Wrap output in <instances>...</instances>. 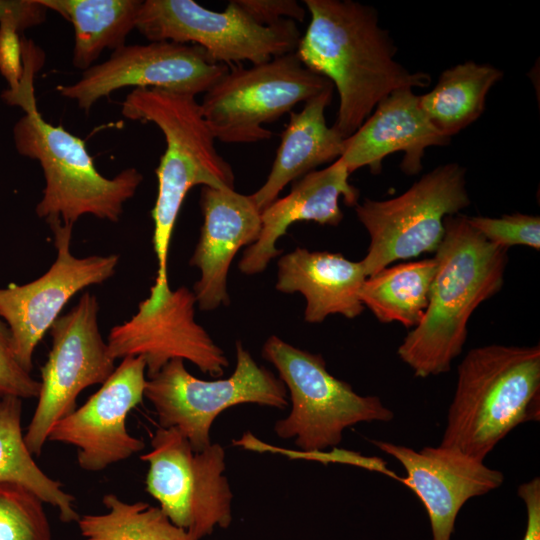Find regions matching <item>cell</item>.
<instances>
[{"label":"cell","mask_w":540,"mask_h":540,"mask_svg":"<svg viewBox=\"0 0 540 540\" xmlns=\"http://www.w3.org/2000/svg\"><path fill=\"white\" fill-rule=\"evenodd\" d=\"M310 22L296 55L336 88L339 107L332 125L344 138L355 133L392 91L425 88L431 78L395 59L397 48L379 25L375 8L353 0H304Z\"/></svg>","instance_id":"6da1fadb"},{"label":"cell","mask_w":540,"mask_h":540,"mask_svg":"<svg viewBox=\"0 0 540 540\" xmlns=\"http://www.w3.org/2000/svg\"><path fill=\"white\" fill-rule=\"evenodd\" d=\"M445 234L435 252L437 270L421 322L398 347L399 358L416 377L450 371L467 339L476 308L503 287L508 249L486 240L467 216L444 220Z\"/></svg>","instance_id":"7a4b0ae2"},{"label":"cell","mask_w":540,"mask_h":540,"mask_svg":"<svg viewBox=\"0 0 540 540\" xmlns=\"http://www.w3.org/2000/svg\"><path fill=\"white\" fill-rule=\"evenodd\" d=\"M42 65L39 57L26 55L19 88L2 93L4 102L25 113L13 127L17 152L37 160L43 171L45 186L36 214L47 223L59 221L71 226L84 215L116 223L143 175L136 168H127L113 178L104 177L83 139L43 118L34 90L35 75Z\"/></svg>","instance_id":"3957f363"},{"label":"cell","mask_w":540,"mask_h":540,"mask_svg":"<svg viewBox=\"0 0 540 540\" xmlns=\"http://www.w3.org/2000/svg\"><path fill=\"white\" fill-rule=\"evenodd\" d=\"M540 347L471 349L457 382L440 445L484 461L518 425L540 416Z\"/></svg>","instance_id":"277c9868"},{"label":"cell","mask_w":540,"mask_h":540,"mask_svg":"<svg viewBox=\"0 0 540 540\" xmlns=\"http://www.w3.org/2000/svg\"><path fill=\"white\" fill-rule=\"evenodd\" d=\"M130 120L152 122L163 133L166 149L155 170L158 193L152 218L157 258L156 285L168 283L170 240L188 191L197 185L234 188L231 165L217 152L215 137L195 96L156 88H135L121 106Z\"/></svg>","instance_id":"5b68a950"},{"label":"cell","mask_w":540,"mask_h":540,"mask_svg":"<svg viewBox=\"0 0 540 540\" xmlns=\"http://www.w3.org/2000/svg\"><path fill=\"white\" fill-rule=\"evenodd\" d=\"M261 354L278 371L291 402L290 413L276 422L274 431L282 439H293L300 452H323L337 446L348 427L394 417L379 397L359 395L330 374L320 354L275 335L265 341Z\"/></svg>","instance_id":"8992f818"},{"label":"cell","mask_w":540,"mask_h":540,"mask_svg":"<svg viewBox=\"0 0 540 540\" xmlns=\"http://www.w3.org/2000/svg\"><path fill=\"white\" fill-rule=\"evenodd\" d=\"M469 205L466 169L458 163L437 166L397 197L357 203V218L370 236L360 261L366 276L394 261L435 253L445 234V218Z\"/></svg>","instance_id":"52a82bcc"},{"label":"cell","mask_w":540,"mask_h":540,"mask_svg":"<svg viewBox=\"0 0 540 540\" xmlns=\"http://www.w3.org/2000/svg\"><path fill=\"white\" fill-rule=\"evenodd\" d=\"M235 347L236 365L228 378H196L183 360L173 359L146 381L144 397L152 404L160 427L176 428L194 451L211 444V426L228 408L253 403L283 410L289 405L284 383L260 366L240 341Z\"/></svg>","instance_id":"ba28073f"},{"label":"cell","mask_w":540,"mask_h":540,"mask_svg":"<svg viewBox=\"0 0 540 540\" xmlns=\"http://www.w3.org/2000/svg\"><path fill=\"white\" fill-rule=\"evenodd\" d=\"M332 85L292 52L248 68L229 67L204 93L200 106L216 140L254 143L272 136L264 124L278 120Z\"/></svg>","instance_id":"9c48e42d"},{"label":"cell","mask_w":540,"mask_h":540,"mask_svg":"<svg viewBox=\"0 0 540 540\" xmlns=\"http://www.w3.org/2000/svg\"><path fill=\"white\" fill-rule=\"evenodd\" d=\"M140 459L148 463L146 491L173 524L194 540L211 535L217 527H229L233 494L220 444L194 451L176 428L159 427L151 450Z\"/></svg>","instance_id":"30bf717a"},{"label":"cell","mask_w":540,"mask_h":540,"mask_svg":"<svg viewBox=\"0 0 540 540\" xmlns=\"http://www.w3.org/2000/svg\"><path fill=\"white\" fill-rule=\"evenodd\" d=\"M136 29L149 41L198 45L215 63L234 66L243 61L266 62L295 52L301 38L296 22L273 26L253 22L235 3L213 11L193 0H146Z\"/></svg>","instance_id":"8fae6325"},{"label":"cell","mask_w":540,"mask_h":540,"mask_svg":"<svg viewBox=\"0 0 540 540\" xmlns=\"http://www.w3.org/2000/svg\"><path fill=\"white\" fill-rule=\"evenodd\" d=\"M96 297L85 292L50 327L51 349L41 367L40 391L24 439L33 456H40L56 422L76 409L79 394L103 384L115 370V360L98 326Z\"/></svg>","instance_id":"7c38bea8"},{"label":"cell","mask_w":540,"mask_h":540,"mask_svg":"<svg viewBox=\"0 0 540 540\" xmlns=\"http://www.w3.org/2000/svg\"><path fill=\"white\" fill-rule=\"evenodd\" d=\"M194 292L182 286L153 285L128 321L114 326L107 346L113 360L143 357L148 378L173 359L187 360L212 377L223 375L229 362L195 319Z\"/></svg>","instance_id":"4fadbf2b"},{"label":"cell","mask_w":540,"mask_h":540,"mask_svg":"<svg viewBox=\"0 0 540 540\" xmlns=\"http://www.w3.org/2000/svg\"><path fill=\"white\" fill-rule=\"evenodd\" d=\"M228 70L198 45L150 41L114 50L107 60L83 71L78 81L59 86L58 92L88 112L101 98L129 86L196 96L207 92Z\"/></svg>","instance_id":"5bb4252c"},{"label":"cell","mask_w":540,"mask_h":540,"mask_svg":"<svg viewBox=\"0 0 540 540\" xmlns=\"http://www.w3.org/2000/svg\"><path fill=\"white\" fill-rule=\"evenodd\" d=\"M57 257L46 273L23 285L0 288V318L9 328L14 354L28 372L33 354L61 310L79 291L111 278L119 255L79 258L70 250L73 226L49 222Z\"/></svg>","instance_id":"9a60e30c"},{"label":"cell","mask_w":540,"mask_h":540,"mask_svg":"<svg viewBox=\"0 0 540 540\" xmlns=\"http://www.w3.org/2000/svg\"><path fill=\"white\" fill-rule=\"evenodd\" d=\"M146 363L143 357H125L100 389L51 428L48 439L77 449V462L88 472L130 458L144 449L132 436L126 419L144 397Z\"/></svg>","instance_id":"2e32d148"},{"label":"cell","mask_w":540,"mask_h":540,"mask_svg":"<svg viewBox=\"0 0 540 540\" xmlns=\"http://www.w3.org/2000/svg\"><path fill=\"white\" fill-rule=\"evenodd\" d=\"M372 443L404 467L407 477L400 481L425 507L432 540H451L456 518L465 503L504 482L501 471L454 448L439 445L416 451L387 441Z\"/></svg>","instance_id":"e0dca14e"},{"label":"cell","mask_w":540,"mask_h":540,"mask_svg":"<svg viewBox=\"0 0 540 540\" xmlns=\"http://www.w3.org/2000/svg\"><path fill=\"white\" fill-rule=\"evenodd\" d=\"M200 207L203 225L191 266L200 270L193 292L200 310L211 311L229 304L227 277L238 250L250 246L261 232V212L251 195L234 188L202 186Z\"/></svg>","instance_id":"ac0fdd59"},{"label":"cell","mask_w":540,"mask_h":540,"mask_svg":"<svg viewBox=\"0 0 540 540\" xmlns=\"http://www.w3.org/2000/svg\"><path fill=\"white\" fill-rule=\"evenodd\" d=\"M449 142L423 113L419 96L403 87L384 97L359 129L344 139L340 158L350 174L362 167L378 174L388 155L402 151L401 170L415 175L422 170L426 148Z\"/></svg>","instance_id":"d6986e66"},{"label":"cell","mask_w":540,"mask_h":540,"mask_svg":"<svg viewBox=\"0 0 540 540\" xmlns=\"http://www.w3.org/2000/svg\"><path fill=\"white\" fill-rule=\"evenodd\" d=\"M350 173L338 158L321 170L307 173L296 181L288 195L277 198L261 211V232L245 250L239 269L253 275L266 269L269 262L282 250L276 242L296 222L313 221L321 225L337 226L343 219L339 198L347 206H356L359 190L348 181Z\"/></svg>","instance_id":"ffe728a7"},{"label":"cell","mask_w":540,"mask_h":540,"mask_svg":"<svg viewBox=\"0 0 540 540\" xmlns=\"http://www.w3.org/2000/svg\"><path fill=\"white\" fill-rule=\"evenodd\" d=\"M366 279L361 262L340 253L297 247L277 262L276 289L305 297L308 323H320L331 314L348 319L359 316L365 309L359 293Z\"/></svg>","instance_id":"44dd1931"},{"label":"cell","mask_w":540,"mask_h":540,"mask_svg":"<svg viewBox=\"0 0 540 540\" xmlns=\"http://www.w3.org/2000/svg\"><path fill=\"white\" fill-rule=\"evenodd\" d=\"M333 90L332 85L304 102L300 112H290L270 173L251 195L260 212L278 198L287 184L341 157L345 138L333 126L328 127L325 119Z\"/></svg>","instance_id":"7402d4cb"},{"label":"cell","mask_w":540,"mask_h":540,"mask_svg":"<svg viewBox=\"0 0 540 540\" xmlns=\"http://www.w3.org/2000/svg\"><path fill=\"white\" fill-rule=\"evenodd\" d=\"M73 25L72 63L83 71L94 65L105 49L126 45L136 28L140 0H38Z\"/></svg>","instance_id":"603a6c76"},{"label":"cell","mask_w":540,"mask_h":540,"mask_svg":"<svg viewBox=\"0 0 540 540\" xmlns=\"http://www.w3.org/2000/svg\"><path fill=\"white\" fill-rule=\"evenodd\" d=\"M503 78L497 67L467 61L444 70L434 88L419 96L431 124L450 138L475 122L485 110L490 89Z\"/></svg>","instance_id":"cb8c5ba5"},{"label":"cell","mask_w":540,"mask_h":540,"mask_svg":"<svg viewBox=\"0 0 540 540\" xmlns=\"http://www.w3.org/2000/svg\"><path fill=\"white\" fill-rule=\"evenodd\" d=\"M437 270L435 258L399 263L367 277L359 297L382 323L413 329L421 322Z\"/></svg>","instance_id":"d4e9b609"},{"label":"cell","mask_w":540,"mask_h":540,"mask_svg":"<svg viewBox=\"0 0 540 540\" xmlns=\"http://www.w3.org/2000/svg\"><path fill=\"white\" fill-rule=\"evenodd\" d=\"M21 419L22 399L16 396L0 398V483L29 489L44 503L55 507L62 522H77L80 515L74 507V496L36 464L26 445Z\"/></svg>","instance_id":"484cf974"},{"label":"cell","mask_w":540,"mask_h":540,"mask_svg":"<svg viewBox=\"0 0 540 540\" xmlns=\"http://www.w3.org/2000/svg\"><path fill=\"white\" fill-rule=\"evenodd\" d=\"M102 503L105 513L85 514L77 520L83 540H194L159 507L125 502L112 493L105 494Z\"/></svg>","instance_id":"4316f807"},{"label":"cell","mask_w":540,"mask_h":540,"mask_svg":"<svg viewBox=\"0 0 540 540\" xmlns=\"http://www.w3.org/2000/svg\"><path fill=\"white\" fill-rule=\"evenodd\" d=\"M43 504L23 486L0 483V540H52Z\"/></svg>","instance_id":"83f0119b"},{"label":"cell","mask_w":540,"mask_h":540,"mask_svg":"<svg viewBox=\"0 0 540 540\" xmlns=\"http://www.w3.org/2000/svg\"><path fill=\"white\" fill-rule=\"evenodd\" d=\"M469 224L490 243L508 249L528 246L540 249V218L523 213L505 214L499 218L468 217Z\"/></svg>","instance_id":"f1b7e54d"},{"label":"cell","mask_w":540,"mask_h":540,"mask_svg":"<svg viewBox=\"0 0 540 540\" xmlns=\"http://www.w3.org/2000/svg\"><path fill=\"white\" fill-rule=\"evenodd\" d=\"M40 381L35 380L16 359L8 326L0 318V398L16 396L32 399L38 396Z\"/></svg>","instance_id":"f546056e"},{"label":"cell","mask_w":540,"mask_h":540,"mask_svg":"<svg viewBox=\"0 0 540 540\" xmlns=\"http://www.w3.org/2000/svg\"><path fill=\"white\" fill-rule=\"evenodd\" d=\"M236 5L256 24L273 26L284 20L302 22L305 8L295 0H234Z\"/></svg>","instance_id":"4dcf8cb0"},{"label":"cell","mask_w":540,"mask_h":540,"mask_svg":"<svg viewBox=\"0 0 540 540\" xmlns=\"http://www.w3.org/2000/svg\"><path fill=\"white\" fill-rule=\"evenodd\" d=\"M0 73L9 91L19 88L24 74L23 45L20 31L11 23H0Z\"/></svg>","instance_id":"1f68e13d"},{"label":"cell","mask_w":540,"mask_h":540,"mask_svg":"<svg viewBox=\"0 0 540 540\" xmlns=\"http://www.w3.org/2000/svg\"><path fill=\"white\" fill-rule=\"evenodd\" d=\"M47 11L38 0H0V23H11L22 32L42 24Z\"/></svg>","instance_id":"d6a6232c"},{"label":"cell","mask_w":540,"mask_h":540,"mask_svg":"<svg viewBox=\"0 0 540 540\" xmlns=\"http://www.w3.org/2000/svg\"><path fill=\"white\" fill-rule=\"evenodd\" d=\"M526 506L527 523L523 540H540V479L535 477L518 487Z\"/></svg>","instance_id":"836d02e7"}]
</instances>
